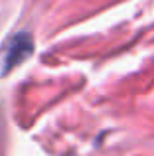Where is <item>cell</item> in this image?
Segmentation results:
<instances>
[{"instance_id": "obj_1", "label": "cell", "mask_w": 154, "mask_h": 156, "mask_svg": "<svg viewBox=\"0 0 154 156\" xmlns=\"http://www.w3.org/2000/svg\"><path fill=\"white\" fill-rule=\"evenodd\" d=\"M32 51H34V42H32L30 36L26 32L16 34L6 48V61H4L6 63V71L16 67V65H20L24 59H28L32 55Z\"/></svg>"}]
</instances>
